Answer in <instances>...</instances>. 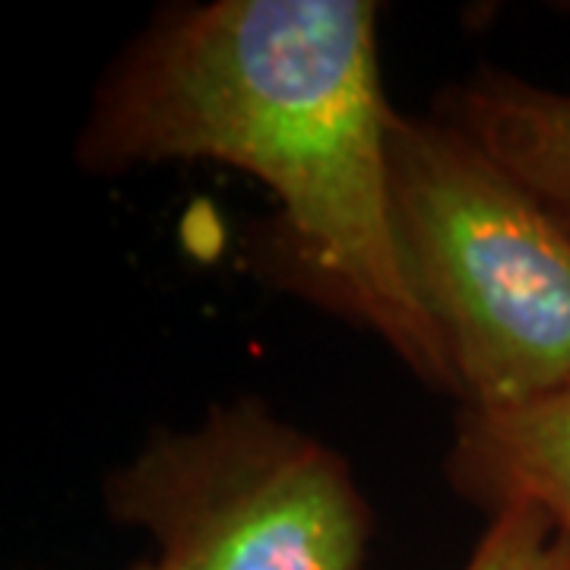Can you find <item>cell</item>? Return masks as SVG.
<instances>
[{
  "label": "cell",
  "instance_id": "cell-1",
  "mask_svg": "<svg viewBox=\"0 0 570 570\" xmlns=\"http://www.w3.org/2000/svg\"><path fill=\"white\" fill-rule=\"evenodd\" d=\"M393 115L374 3L216 0L168 13L124 55L80 159L89 171L213 159L254 175L276 194L288 247L317 288L422 381L460 396L393 228Z\"/></svg>",
  "mask_w": 570,
  "mask_h": 570
},
{
  "label": "cell",
  "instance_id": "cell-2",
  "mask_svg": "<svg viewBox=\"0 0 570 570\" xmlns=\"http://www.w3.org/2000/svg\"><path fill=\"white\" fill-rule=\"evenodd\" d=\"M390 204L409 285L466 406L570 377V225L448 121H390Z\"/></svg>",
  "mask_w": 570,
  "mask_h": 570
},
{
  "label": "cell",
  "instance_id": "cell-3",
  "mask_svg": "<svg viewBox=\"0 0 570 570\" xmlns=\"http://www.w3.org/2000/svg\"><path fill=\"white\" fill-rule=\"evenodd\" d=\"M105 504L153 532L156 570H362L371 532L346 463L257 400L156 434Z\"/></svg>",
  "mask_w": 570,
  "mask_h": 570
},
{
  "label": "cell",
  "instance_id": "cell-4",
  "mask_svg": "<svg viewBox=\"0 0 570 570\" xmlns=\"http://www.w3.org/2000/svg\"><path fill=\"white\" fill-rule=\"evenodd\" d=\"M448 475L491 517L532 508L570 532V377L510 406H463Z\"/></svg>",
  "mask_w": 570,
  "mask_h": 570
},
{
  "label": "cell",
  "instance_id": "cell-5",
  "mask_svg": "<svg viewBox=\"0 0 570 570\" xmlns=\"http://www.w3.org/2000/svg\"><path fill=\"white\" fill-rule=\"evenodd\" d=\"M441 121L570 225V96L482 70L450 89Z\"/></svg>",
  "mask_w": 570,
  "mask_h": 570
},
{
  "label": "cell",
  "instance_id": "cell-6",
  "mask_svg": "<svg viewBox=\"0 0 570 570\" xmlns=\"http://www.w3.org/2000/svg\"><path fill=\"white\" fill-rule=\"evenodd\" d=\"M466 570H570V532L532 508L501 510Z\"/></svg>",
  "mask_w": 570,
  "mask_h": 570
},
{
  "label": "cell",
  "instance_id": "cell-7",
  "mask_svg": "<svg viewBox=\"0 0 570 570\" xmlns=\"http://www.w3.org/2000/svg\"><path fill=\"white\" fill-rule=\"evenodd\" d=\"M137 570H156V568H153V564H142V568H137Z\"/></svg>",
  "mask_w": 570,
  "mask_h": 570
}]
</instances>
